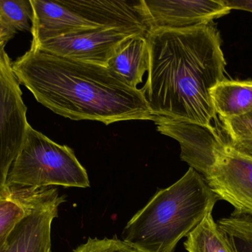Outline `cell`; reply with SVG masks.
<instances>
[{
  "label": "cell",
  "instance_id": "obj_1",
  "mask_svg": "<svg viewBox=\"0 0 252 252\" xmlns=\"http://www.w3.org/2000/svg\"><path fill=\"white\" fill-rule=\"evenodd\" d=\"M148 77L140 89L154 116L213 128L212 90L225 79L224 55L211 23L153 30L147 36Z\"/></svg>",
  "mask_w": 252,
  "mask_h": 252
},
{
  "label": "cell",
  "instance_id": "obj_2",
  "mask_svg": "<svg viewBox=\"0 0 252 252\" xmlns=\"http://www.w3.org/2000/svg\"><path fill=\"white\" fill-rule=\"evenodd\" d=\"M12 68L38 103L65 118L106 125L155 118L140 89L130 87L107 67L31 47Z\"/></svg>",
  "mask_w": 252,
  "mask_h": 252
},
{
  "label": "cell",
  "instance_id": "obj_3",
  "mask_svg": "<svg viewBox=\"0 0 252 252\" xmlns=\"http://www.w3.org/2000/svg\"><path fill=\"white\" fill-rule=\"evenodd\" d=\"M218 201L204 178L189 167L129 220L124 241L139 252H173L178 243L213 213Z\"/></svg>",
  "mask_w": 252,
  "mask_h": 252
},
{
  "label": "cell",
  "instance_id": "obj_4",
  "mask_svg": "<svg viewBox=\"0 0 252 252\" xmlns=\"http://www.w3.org/2000/svg\"><path fill=\"white\" fill-rule=\"evenodd\" d=\"M32 41L101 28L151 31L144 0H31Z\"/></svg>",
  "mask_w": 252,
  "mask_h": 252
},
{
  "label": "cell",
  "instance_id": "obj_5",
  "mask_svg": "<svg viewBox=\"0 0 252 252\" xmlns=\"http://www.w3.org/2000/svg\"><path fill=\"white\" fill-rule=\"evenodd\" d=\"M53 186L87 188L90 182L70 147L56 143L29 125L9 172L7 187L37 190Z\"/></svg>",
  "mask_w": 252,
  "mask_h": 252
},
{
  "label": "cell",
  "instance_id": "obj_6",
  "mask_svg": "<svg viewBox=\"0 0 252 252\" xmlns=\"http://www.w3.org/2000/svg\"><path fill=\"white\" fill-rule=\"evenodd\" d=\"M27 110L20 84L4 47L0 50V196L9 190L7 176L30 125Z\"/></svg>",
  "mask_w": 252,
  "mask_h": 252
},
{
  "label": "cell",
  "instance_id": "obj_7",
  "mask_svg": "<svg viewBox=\"0 0 252 252\" xmlns=\"http://www.w3.org/2000/svg\"><path fill=\"white\" fill-rule=\"evenodd\" d=\"M204 178L219 200L229 203L238 213L252 216V159L236 152L220 136Z\"/></svg>",
  "mask_w": 252,
  "mask_h": 252
},
{
  "label": "cell",
  "instance_id": "obj_8",
  "mask_svg": "<svg viewBox=\"0 0 252 252\" xmlns=\"http://www.w3.org/2000/svg\"><path fill=\"white\" fill-rule=\"evenodd\" d=\"M139 35L147 37L131 30L101 28L32 41L31 47L72 60L107 67L126 40Z\"/></svg>",
  "mask_w": 252,
  "mask_h": 252
},
{
  "label": "cell",
  "instance_id": "obj_9",
  "mask_svg": "<svg viewBox=\"0 0 252 252\" xmlns=\"http://www.w3.org/2000/svg\"><path fill=\"white\" fill-rule=\"evenodd\" d=\"M65 201V197L53 188L50 195L0 242V252H51L52 223Z\"/></svg>",
  "mask_w": 252,
  "mask_h": 252
},
{
  "label": "cell",
  "instance_id": "obj_10",
  "mask_svg": "<svg viewBox=\"0 0 252 252\" xmlns=\"http://www.w3.org/2000/svg\"><path fill=\"white\" fill-rule=\"evenodd\" d=\"M144 3L151 31L207 25L232 10L224 0H144Z\"/></svg>",
  "mask_w": 252,
  "mask_h": 252
},
{
  "label": "cell",
  "instance_id": "obj_11",
  "mask_svg": "<svg viewBox=\"0 0 252 252\" xmlns=\"http://www.w3.org/2000/svg\"><path fill=\"white\" fill-rule=\"evenodd\" d=\"M107 68L130 87L137 89L148 68V45L145 36L126 40L108 62Z\"/></svg>",
  "mask_w": 252,
  "mask_h": 252
},
{
  "label": "cell",
  "instance_id": "obj_12",
  "mask_svg": "<svg viewBox=\"0 0 252 252\" xmlns=\"http://www.w3.org/2000/svg\"><path fill=\"white\" fill-rule=\"evenodd\" d=\"M52 189H9L0 196V242L23 217L50 195Z\"/></svg>",
  "mask_w": 252,
  "mask_h": 252
},
{
  "label": "cell",
  "instance_id": "obj_13",
  "mask_svg": "<svg viewBox=\"0 0 252 252\" xmlns=\"http://www.w3.org/2000/svg\"><path fill=\"white\" fill-rule=\"evenodd\" d=\"M211 96L216 115L221 119L252 111V81L224 79L212 90Z\"/></svg>",
  "mask_w": 252,
  "mask_h": 252
},
{
  "label": "cell",
  "instance_id": "obj_14",
  "mask_svg": "<svg viewBox=\"0 0 252 252\" xmlns=\"http://www.w3.org/2000/svg\"><path fill=\"white\" fill-rule=\"evenodd\" d=\"M184 245L188 252H235L212 213L188 235Z\"/></svg>",
  "mask_w": 252,
  "mask_h": 252
},
{
  "label": "cell",
  "instance_id": "obj_15",
  "mask_svg": "<svg viewBox=\"0 0 252 252\" xmlns=\"http://www.w3.org/2000/svg\"><path fill=\"white\" fill-rule=\"evenodd\" d=\"M217 224L235 252H252V216L235 210Z\"/></svg>",
  "mask_w": 252,
  "mask_h": 252
},
{
  "label": "cell",
  "instance_id": "obj_16",
  "mask_svg": "<svg viewBox=\"0 0 252 252\" xmlns=\"http://www.w3.org/2000/svg\"><path fill=\"white\" fill-rule=\"evenodd\" d=\"M227 143L240 154L252 159V111L241 116L221 119Z\"/></svg>",
  "mask_w": 252,
  "mask_h": 252
},
{
  "label": "cell",
  "instance_id": "obj_17",
  "mask_svg": "<svg viewBox=\"0 0 252 252\" xmlns=\"http://www.w3.org/2000/svg\"><path fill=\"white\" fill-rule=\"evenodd\" d=\"M0 19L16 32L31 31L32 9L31 0H0Z\"/></svg>",
  "mask_w": 252,
  "mask_h": 252
},
{
  "label": "cell",
  "instance_id": "obj_18",
  "mask_svg": "<svg viewBox=\"0 0 252 252\" xmlns=\"http://www.w3.org/2000/svg\"><path fill=\"white\" fill-rule=\"evenodd\" d=\"M73 252H139L125 241L113 239H90L79 246Z\"/></svg>",
  "mask_w": 252,
  "mask_h": 252
},
{
  "label": "cell",
  "instance_id": "obj_19",
  "mask_svg": "<svg viewBox=\"0 0 252 252\" xmlns=\"http://www.w3.org/2000/svg\"><path fill=\"white\" fill-rule=\"evenodd\" d=\"M224 1L231 10H247L252 13V0H224Z\"/></svg>",
  "mask_w": 252,
  "mask_h": 252
},
{
  "label": "cell",
  "instance_id": "obj_20",
  "mask_svg": "<svg viewBox=\"0 0 252 252\" xmlns=\"http://www.w3.org/2000/svg\"><path fill=\"white\" fill-rule=\"evenodd\" d=\"M16 34L14 30L7 26L1 19H0V43H7Z\"/></svg>",
  "mask_w": 252,
  "mask_h": 252
},
{
  "label": "cell",
  "instance_id": "obj_21",
  "mask_svg": "<svg viewBox=\"0 0 252 252\" xmlns=\"http://www.w3.org/2000/svg\"><path fill=\"white\" fill-rule=\"evenodd\" d=\"M7 43H0V50H2L3 48L5 47V45Z\"/></svg>",
  "mask_w": 252,
  "mask_h": 252
}]
</instances>
